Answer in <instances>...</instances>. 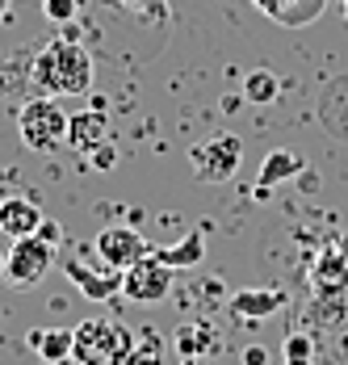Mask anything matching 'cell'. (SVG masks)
I'll return each instance as SVG.
<instances>
[{"label": "cell", "mask_w": 348, "mask_h": 365, "mask_svg": "<svg viewBox=\"0 0 348 365\" xmlns=\"http://www.w3.org/2000/svg\"><path fill=\"white\" fill-rule=\"evenodd\" d=\"M30 84L46 97H84L93 88V55L76 38H51L30 59Z\"/></svg>", "instance_id": "1"}, {"label": "cell", "mask_w": 348, "mask_h": 365, "mask_svg": "<svg viewBox=\"0 0 348 365\" xmlns=\"http://www.w3.org/2000/svg\"><path fill=\"white\" fill-rule=\"evenodd\" d=\"M71 331H76V349H71L76 365H126L135 349V331L118 319H84Z\"/></svg>", "instance_id": "2"}, {"label": "cell", "mask_w": 348, "mask_h": 365, "mask_svg": "<svg viewBox=\"0 0 348 365\" xmlns=\"http://www.w3.org/2000/svg\"><path fill=\"white\" fill-rule=\"evenodd\" d=\"M68 122L71 113L55 101V97H30L21 110H17V130H21V143L30 151H59L68 143Z\"/></svg>", "instance_id": "3"}, {"label": "cell", "mask_w": 348, "mask_h": 365, "mask_svg": "<svg viewBox=\"0 0 348 365\" xmlns=\"http://www.w3.org/2000/svg\"><path fill=\"white\" fill-rule=\"evenodd\" d=\"M51 264H55V244H46L42 235H21V240H9L0 256V277L13 290H34L51 273Z\"/></svg>", "instance_id": "4"}, {"label": "cell", "mask_w": 348, "mask_h": 365, "mask_svg": "<svg viewBox=\"0 0 348 365\" xmlns=\"http://www.w3.org/2000/svg\"><path fill=\"white\" fill-rule=\"evenodd\" d=\"M244 164V143L235 135H210L202 143L189 147V168L202 185H222L231 181Z\"/></svg>", "instance_id": "5"}, {"label": "cell", "mask_w": 348, "mask_h": 365, "mask_svg": "<svg viewBox=\"0 0 348 365\" xmlns=\"http://www.w3.org/2000/svg\"><path fill=\"white\" fill-rule=\"evenodd\" d=\"M122 294L130 302H160L173 294V269L155 256H143L130 269H122Z\"/></svg>", "instance_id": "6"}, {"label": "cell", "mask_w": 348, "mask_h": 365, "mask_svg": "<svg viewBox=\"0 0 348 365\" xmlns=\"http://www.w3.org/2000/svg\"><path fill=\"white\" fill-rule=\"evenodd\" d=\"M93 252L105 260V269H130L135 260H143V256H151V244L143 240L135 227H105L101 235L93 240Z\"/></svg>", "instance_id": "7"}, {"label": "cell", "mask_w": 348, "mask_h": 365, "mask_svg": "<svg viewBox=\"0 0 348 365\" xmlns=\"http://www.w3.org/2000/svg\"><path fill=\"white\" fill-rule=\"evenodd\" d=\"M101 143H109V113H101V110L71 113V122H68V147L84 151V155H93Z\"/></svg>", "instance_id": "8"}, {"label": "cell", "mask_w": 348, "mask_h": 365, "mask_svg": "<svg viewBox=\"0 0 348 365\" xmlns=\"http://www.w3.org/2000/svg\"><path fill=\"white\" fill-rule=\"evenodd\" d=\"M218 328L210 324L206 315H198V319H189V324H180L173 331V353L180 357H202V353H218Z\"/></svg>", "instance_id": "9"}, {"label": "cell", "mask_w": 348, "mask_h": 365, "mask_svg": "<svg viewBox=\"0 0 348 365\" xmlns=\"http://www.w3.org/2000/svg\"><path fill=\"white\" fill-rule=\"evenodd\" d=\"M63 273H68L71 282L80 286V294L93 298V302H109L113 294H122V273H118V269H109V273H93V269H84L80 260H63Z\"/></svg>", "instance_id": "10"}, {"label": "cell", "mask_w": 348, "mask_h": 365, "mask_svg": "<svg viewBox=\"0 0 348 365\" xmlns=\"http://www.w3.org/2000/svg\"><path fill=\"white\" fill-rule=\"evenodd\" d=\"M302 173H307V160H302L298 151H290V147H273V151L265 155V164H260L256 185H260V193H265V189H277V185H285V181H298Z\"/></svg>", "instance_id": "11"}, {"label": "cell", "mask_w": 348, "mask_h": 365, "mask_svg": "<svg viewBox=\"0 0 348 365\" xmlns=\"http://www.w3.org/2000/svg\"><path fill=\"white\" fill-rule=\"evenodd\" d=\"M42 210H38L30 197H4L0 202V231L9 235V240H21V235H38V227H42Z\"/></svg>", "instance_id": "12"}, {"label": "cell", "mask_w": 348, "mask_h": 365, "mask_svg": "<svg viewBox=\"0 0 348 365\" xmlns=\"http://www.w3.org/2000/svg\"><path fill=\"white\" fill-rule=\"evenodd\" d=\"M227 307H231V315H240V319H269V315H277L281 307H285V290H235L227 298Z\"/></svg>", "instance_id": "13"}, {"label": "cell", "mask_w": 348, "mask_h": 365, "mask_svg": "<svg viewBox=\"0 0 348 365\" xmlns=\"http://www.w3.org/2000/svg\"><path fill=\"white\" fill-rule=\"evenodd\" d=\"M26 340H30V349L42 361H71V349H76V331L71 328H34Z\"/></svg>", "instance_id": "14"}, {"label": "cell", "mask_w": 348, "mask_h": 365, "mask_svg": "<svg viewBox=\"0 0 348 365\" xmlns=\"http://www.w3.org/2000/svg\"><path fill=\"white\" fill-rule=\"evenodd\" d=\"M151 256L155 260H164L168 269H189V264H198L202 256H206V240H202V231H189L180 244H173V248H151Z\"/></svg>", "instance_id": "15"}, {"label": "cell", "mask_w": 348, "mask_h": 365, "mask_svg": "<svg viewBox=\"0 0 348 365\" xmlns=\"http://www.w3.org/2000/svg\"><path fill=\"white\" fill-rule=\"evenodd\" d=\"M323 9H327V0H281L277 9V26H285V30H298V26H311V21H319L323 17Z\"/></svg>", "instance_id": "16"}, {"label": "cell", "mask_w": 348, "mask_h": 365, "mask_svg": "<svg viewBox=\"0 0 348 365\" xmlns=\"http://www.w3.org/2000/svg\"><path fill=\"white\" fill-rule=\"evenodd\" d=\"M164 336L155 328H139L135 331V349H130V357L126 365H164Z\"/></svg>", "instance_id": "17"}, {"label": "cell", "mask_w": 348, "mask_h": 365, "mask_svg": "<svg viewBox=\"0 0 348 365\" xmlns=\"http://www.w3.org/2000/svg\"><path fill=\"white\" fill-rule=\"evenodd\" d=\"M281 93V76L269 72V68H256V72L244 76V97L252 106H269V101H277Z\"/></svg>", "instance_id": "18"}, {"label": "cell", "mask_w": 348, "mask_h": 365, "mask_svg": "<svg viewBox=\"0 0 348 365\" xmlns=\"http://www.w3.org/2000/svg\"><path fill=\"white\" fill-rule=\"evenodd\" d=\"M281 357H285V365H314V340L302 336V331H294V336L281 344Z\"/></svg>", "instance_id": "19"}, {"label": "cell", "mask_w": 348, "mask_h": 365, "mask_svg": "<svg viewBox=\"0 0 348 365\" xmlns=\"http://www.w3.org/2000/svg\"><path fill=\"white\" fill-rule=\"evenodd\" d=\"M76 13H80V0H42V17L55 21V26L76 21Z\"/></svg>", "instance_id": "20"}, {"label": "cell", "mask_w": 348, "mask_h": 365, "mask_svg": "<svg viewBox=\"0 0 348 365\" xmlns=\"http://www.w3.org/2000/svg\"><path fill=\"white\" fill-rule=\"evenodd\" d=\"M240 361H244V365H269V361H273V353H269L265 344H247L244 353H240Z\"/></svg>", "instance_id": "21"}, {"label": "cell", "mask_w": 348, "mask_h": 365, "mask_svg": "<svg viewBox=\"0 0 348 365\" xmlns=\"http://www.w3.org/2000/svg\"><path fill=\"white\" fill-rule=\"evenodd\" d=\"M252 9H256V13H265V17L273 21V17H277V9H281V0H252Z\"/></svg>", "instance_id": "22"}, {"label": "cell", "mask_w": 348, "mask_h": 365, "mask_svg": "<svg viewBox=\"0 0 348 365\" xmlns=\"http://www.w3.org/2000/svg\"><path fill=\"white\" fill-rule=\"evenodd\" d=\"M113 4H122V9H135V13H143V9H155L160 0H113Z\"/></svg>", "instance_id": "23"}, {"label": "cell", "mask_w": 348, "mask_h": 365, "mask_svg": "<svg viewBox=\"0 0 348 365\" xmlns=\"http://www.w3.org/2000/svg\"><path fill=\"white\" fill-rule=\"evenodd\" d=\"M38 235H42L46 244H55V240H59V227H55V222H46V219H42V227H38Z\"/></svg>", "instance_id": "24"}, {"label": "cell", "mask_w": 348, "mask_h": 365, "mask_svg": "<svg viewBox=\"0 0 348 365\" xmlns=\"http://www.w3.org/2000/svg\"><path fill=\"white\" fill-rule=\"evenodd\" d=\"M176 365H198V357H180Z\"/></svg>", "instance_id": "25"}, {"label": "cell", "mask_w": 348, "mask_h": 365, "mask_svg": "<svg viewBox=\"0 0 348 365\" xmlns=\"http://www.w3.org/2000/svg\"><path fill=\"white\" fill-rule=\"evenodd\" d=\"M340 9H344V21H348V0H340Z\"/></svg>", "instance_id": "26"}, {"label": "cell", "mask_w": 348, "mask_h": 365, "mask_svg": "<svg viewBox=\"0 0 348 365\" xmlns=\"http://www.w3.org/2000/svg\"><path fill=\"white\" fill-rule=\"evenodd\" d=\"M4 9H9V0H0V17H4Z\"/></svg>", "instance_id": "27"}, {"label": "cell", "mask_w": 348, "mask_h": 365, "mask_svg": "<svg viewBox=\"0 0 348 365\" xmlns=\"http://www.w3.org/2000/svg\"><path fill=\"white\" fill-rule=\"evenodd\" d=\"M42 365H68V361H42Z\"/></svg>", "instance_id": "28"}]
</instances>
